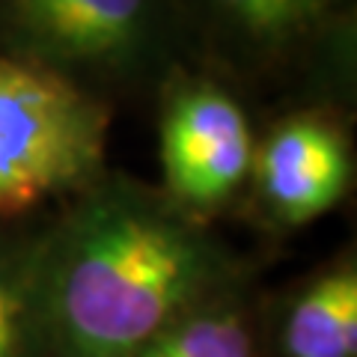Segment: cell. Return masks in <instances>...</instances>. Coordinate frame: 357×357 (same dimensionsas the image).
Returning a JSON list of instances; mask_svg holds the SVG:
<instances>
[{"instance_id": "obj_7", "label": "cell", "mask_w": 357, "mask_h": 357, "mask_svg": "<svg viewBox=\"0 0 357 357\" xmlns=\"http://www.w3.org/2000/svg\"><path fill=\"white\" fill-rule=\"evenodd\" d=\"M262 351L271 357H357V262L340 256L259 310Z\"/></svg>"}, {"instance_id": "obj_8", "label": "cell", "mask_w": 357, "mask_h": 357, "mask_svg": "<svg viewBox=\"0 0 357 357\" xmlns=\"http://www.w3.org/2000/svg\"><path fill=\"white\" fill-rule=\"evenodd\" d=\"M39 248L42 218L0 220V357H54Z\"/></svg>"}, {"instance_id": "obj_6", "label": "cell", "mask_w": 357, "mask_h": 357, "mask_svg": "<svg viewBox=\"0 0 357 357\" xmlns=\"http://www.w3.org/2000/svg\"><path fill=\"white\" fill-rule=\"evenodd\" d=\"M354 182L351 134L337 107H295L256 134L248 191L277 229H301L337 208Z\"/></svg>"}, {"instance_id": "obj_2", "label": "cell", "mask_w": 357, "mask_h": 357, "mask_svg": "<svg viewBox=\"0 0 357 357\" xmlns=\"http://www.w3.org/2000/svg\"><path fill=\"white\" fill-rule=\"evenodd\" d=\"M194 69L250 98L337 107L354 81L357 0H170Z\"/></svg>"}, {"instance_id": "obj_4", "label": "cell", "mask_w": 357, "mask_h": 357, "mask_svg": "<svg viewBox=\"0 0 357 357\" xmlns=\"http://www.w3.org/2000/svg\"><path fill=\"white\" fill-rule=\"evenodd\" d=\"M114 107L63 77L0 57V220L36 218L107 170Z\"/></svg>"}, {"instance_id": "obj_1", "label": "cell", "mask_w": 357, "mask_h": 357, "mask_svg": "<svg viewBox=\"0 0 357 357\" xmlns=\"http://www.w3.org/2000/svg\"><path fill=\"white\" fill-rule=\"evenodd\" d=\"M39 262L54 357H137L199 301L250 280L208 220L114 170L42 218Z\"/></svg>"}, {"instance_id": "obj_3", "label": "cell", "mask_w": 357, "mask_h": 357, "mask_svg": "<svg viewBox=\"0 0 357 357\" xmlns=\"http://www.w3.org/2000/svg\"><path fill=\"white\" fill-rule=\"evenodd\" d=\"M0 57L110 107L158 98L176 72L194 69L170 0H0Z\"/></svg>"}, {"instance_id": "obj_5", "label": "cell", "mask_w": 357, "mask_h": 357, "mask_svg": "<svg viewBox=\"0 0 357 357\" xmlns=\"http://www.w3.org/2000/svg\"><path fill=\"white\" fill-rule=\"evenodd\" d=\"M161 191L208 220L248 191L256 128L250 107L199 69H182L158 93Z\"/></svg>"}, {"instance_id": "obj_9", "label": "cell", "mask_w": 357, "mask_h": 357, "mask_svg": "<svg viewBox=\"0 0 357 357\" xmlns=\"http://www.w3.org/2000/svg\"><path fill=\"white\" fill-rule=\"evenodd\" d=\"M259 307L250 280L182 312L137 357H259Z\"/></svg>"}]
</instances>
